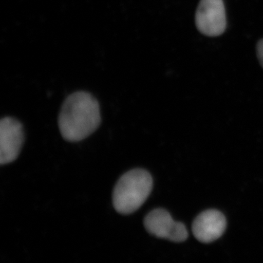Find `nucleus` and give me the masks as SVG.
I'll use <instances>...</instances> for the list:
<instances>
[{
  "instance_id": "7ed1b4c3",
  "label": "nucleus",
  "mask_w": 263,
  "mask_h": 263,
  "mask_svg": "<svg viewBox=\"0 0 263 263\" xmlns=\"http://www.w3.org/2000/svg\"><path fill=\"white\" fill-rule=\"evenodd\" d=\"M197 30L209 37H217L226 31L227 19L223 0H200L195 14Z\"/></svg>"
},
{
  "instance_id": "423d86ee",
  "label": "nucleus",
  "mask_w": 263,
  "mask_h": 263,
  "mask_svg": "<svg viewBox=\"0 0 263 263\" xmlns=\"http://www.w3.org/2000/svg\"><path fill=\"white\" fill-rule=\"evenodd\" d=\"M226 226L224 214L212 209L202 212L195 218L193 224V233L199 241L212 243L220 238L226 231Z\"/></svg>"
},
{
  "instance_id": "f257e3e1",
  "label": "nucleus",
  "mask_w": 263,
  "mask_h": 263,
  "mask_svg": "<svg viewBox=\"0 0 263 263\" xmlns=\"http://www.w3.org/2000/svg\"><path fill=\"white\" fill-rule=\"evenodd\" d=\"M58 122L60 133L66 141L86 139L97 130L101 122L98 100L86 91L72 93L62 105Z\"/></svg>"
},
{
  "instance_id": "20e7f679",
  "label": "nucleus",
  "mask_w": 263,
  "mask_h": 263,
  "mask_svg": "<svg viewBox=\"0 0 263 263\" xmlns=\"http://www.w3.org/2000/svg\"><path fill=\"white\" fill-rule=\"evenodd\" d=\"M146 231L157 238L171 241H184L188 238V232L183 223L174 220L167 211L157 209L147 214L144 219Z\"/></svg>"
},
{
  "instance_id": "f03ea898",
  "label": "nucleus",
  "mask_w": 263,
  "mask_h": 263,
  "mask_svg": "<svg viewBox=\"0 0 263 263\" xmlns=\"http://www.w3.org/2000/svg\"><path fill=\"white\" fill-rule=\"evenodd\" d=\"M153 188V179L148 171L133 169L128 171L114 187L113 204L119 214L129 215L146 202Z\"/></svg>"
},
{
  "instance_id": "39448f33",
  "label": "nucleus",
  "mask_w": 263,
  "mask_h": 263,
  "mask_svg": "<svg viewBox=\"0 0 263 263\" xmlns=\"http://www.w3.org/2000/svg\"><path fill=\"white\" fill-rule=\"evenodd\" d=\"M24 141L23 126L18 120L5 117L0 122V164H9L18 158Z\"/></svg>"
},
{
  "instance_id": "0eeeda50",
  "label": "nucleus",
  "mask_w": 263,
  "mask_h": 263,
  "mask_svg": "<svg viewBox=\"0 0 263 263\" xmlns=\"http://www.w3.org/2000/svg\"><path fill=\"white\" fill-rule=\"evenodd\" d=\"M257 56L259 63L263 68V39L260 40L257 45Z\"/></svg>"
}]
</instances>
